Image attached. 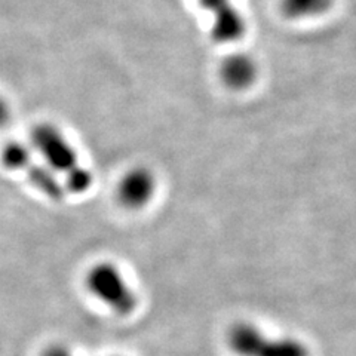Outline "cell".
I'll list each match as a JSON object with an SVG mask.
<instances>
[{"mask_svg":"<svg viewBox=\"0 0 356 356\" xmlns=\"http://www.w3.org/2000/svg\"><path fill=\"white\" fill-rule=\"evenodd\" d=\"M42 356H73V353L63 344H52V346L44 349Z\"/></svg>","mask_w":356,"mask_h":356,"instance_id":"9","label":"cell"},{"mask_svg":"<svg viewBox=\"0 0 356 356\" xmlns=\"http://www.w3.org/2000/svg\"><path fill=\"white\" fill-rule=\"evenodd\" d=\"M207 9L213 10L214 18V35L218 39L230 40L236 38L242 30V21L239 14L232 8L230 0H199Z\"/></svg>","mask_w":356,"mask_h":356,"instance_id":"6","label":"cell"},{"mask_svg":"<svg viewBox=\"0 0 356 356\" xmlns=\"http://www.w3.org/2000/svg\"><path fill=\"white\" fill-rule=\"evenodd\" d=\"M2 162L9 170L24 172L30 183L52 200H61L69 192L47 163L33 159L31 152L24 144L17 141L6 144L2 150Z\"/></svg>","mask_w":356,"mask_h":356,"instance_id":"3","label":"cell"},{"mask_svg":"<svg viewBox=\"0 0 356 356\" xmlns=\"http://www.w3.org/2000/svg\"><path fill=\"white\" fill-rule=\"evenodd\" d=\"M285 10L293 17H309L324 10L328 0H284Z\"/></svg>","mask_w":356,"mask_h":356,"instance_id":"8","label":"cell"},{"mask_svg":"<svg viewBox=\"0 0 356 356\" xmlns=\"http://www.w3.org/2000/svg\"><path fill=\"white\" fill-rule=\"evenodd\" d=\"M9 119H10L9 106L3 98L0 97V127H5L9 122Z\"/></svg>","mask_w":356,"mask_h":356,"instance_id":"10","label":"cell"},{"mask_svg":"<svg viewBox=\"0 0 356 356\" xmlns=\"http://www.w3.org/2000/svg\"><path fill=\"white\" fill-rule=\"evenodd\" d=\"M85 284L89 293L119 316H128L137 309V294L115 263L94 264L86 273Z\"/></svg>","mask_w":356,"mask_h":356,"instance_id":"2","label":"cell"},{"mask_svg":"<svg viewBox=\"0 0 356 356\" xmlns=\"http://www.w3.org/2000/svg\"><path fill=\"white\" fill-rule=\"evenodd\" d=\"M156 193V177L147 166H134L118 183V202L131 211H137L150 204Z\"/></svg>","mask_w":356,"mask_h":356,"instance_id":"5","label":"cell"},{"mask_svg":"<svg viewBox=\"0 0 356 356\" xmlns=\"http://www.w3.org/2000/svg\"><path fill=\"white\" fill-rule=\"evenodd\" d=\"M222 76H225V82L233 88H243L247 86L254 77V70L250 63L243 60L230 61L222 69Z\"/></svg>","mask_w":356,"mask_h":356,"instance_id":"7","label":"cell"},{"mask_svg":"<svg viewBox=\"0 0 356 356\" xmlns=\"http://www.w3.org/2000/svg\"><path fill=\"white\" fill-rule=\"evenodd\" d=\"M31 143L54 172L64 175V186L72 193H85L94 178L81 163L77 152L64 134L51 124H39L31 131Z\"/></svg>","mask_w":356,"mask_h":356,"instance_id":"1","label":"cell"},{"mask_svg":"<svg viewBox=\"0 0 356 356\" xmlns=\"http://www.w3.org/2000/svg\"><path fill=\"white\" fill-rule=\"evenodd\" d=\"M232 350L239 356H307V349L296 340H269L252 325L239 324L229 334Z\"/></svg>","mask_w":356,"mask_h":356,"instance_id":"4","label":"cell"}]
</instances>
